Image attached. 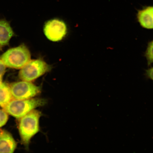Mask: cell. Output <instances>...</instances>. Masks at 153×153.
Listing matches in <instances>:
<instances>
[{
    "mask_svg": "<svg viewBox=\"0 0 153 153\" xmlns=\"http://www.w3.org/2000/svg\"><path fill=\"white\" fill-rule=\"evenodd\" d=\"M41 112L33 110L20 118L19 131L21 140L27 148L30 140L39 131V120Z\"/></svg>",
    "mask_w": 153,
    "mask_h": 153,
    "instance_id": "obj_1",
    "label": "cell"
},
{
    "mask_svg": "<svg viewBox=\"0 0 153 153\" xmlns=\"http://www.w3.org/2000/svg\"><path fill=\"white\" fill-rule=\"evenodd\" d=\"M47 100L41 98L11 100L4 108L7 113L17 119H20L34 109L44 106Z\"/></svg>",
    "mask_w": 153,
    "mask_h": 153,
    "instance_id": "obj_2",
    "label": "cell"
},
{
    "mask_svg": "<svg viewBox=\"0 0 153 153\" xmlns=\"http://www.w3.org/2000/svg\"><path fill=\"white\" fill-rule=\"evenodd\" d=\"M31 55L29 50L24 44L7 50L0 58L9 68H22L30 60Z\"/></svg>",
    "mask_w": 153,
    "mask_h": 153,
    "instance_id": "obj_3",
    "label": "cell"
},
{
    "mask_svg": "<svg viewBox=\"0 0 153 153\" xmlns=\"http://www.w3.org/2000/svg\"><path fill=\"white\" fill-rule=\"evenodd\" d=\"M20 70L19 78L22 81L31 82L51 71V66L41 59L30 60Z\"/></svg>",
    "mask_w": 153,
    "mask_h": 153,
    "instance_id": "obj_4",
    "label": "cell"
},
{
    "mask_svg": "<svg viewBox=\"0 0 153 153\" xmlns=\"http://www.w3.org/2000/svg\"><path fill=\"white\" fill-rule=\"evenodd\" d=\"M11 95L15 99H30L39 95L41 88L30 82L22 81L13 83L10 87Z\"/></svg>",
    "mask_w": 153,
    "mask_h": 153,
    "instance_id": "obj_5",
    "label": "cell"
},
{
    "mask_svg": "<svg viewBox=\"0 0 153 153\" xmlns=\"http://www.w3.org/2000/svg\"><path fill=\"white\" fill-rule=\"evenodd\" d=\"M44 32L48 39L53 42H58L66 35L67 27L63 21L53 19L48 21L45 24Z\"/></svg>",
    "mask_w": 153,
    "mask_h": 153,
    "instance_id": "obj_6",
    "label": "cell"
},
{
    "mask_svg": "<svg viewBox=\"0 0 153 153\" xmlns=\"http://www.w3.org/2000/svg\"><path fill=\"white\" fill-rule=\"evenodd\" d=\"M17 143L9 132L2 130L0 131V153L14 152Z\"/></svg>",
    "mask_w": 153,
    "mask_h": 153,
    "instance_id": "obj_7",
    "label": "cell"
},
{
    "mask_svg": "<svg viewBox=\"0 0 153 153\" xmlns=\"http://www.w3.org/2000/svg\"><path fill=\"white\" fill-rule=\"evenodd\" d=\"M137 19L143 28L153 29V6L145 7L139 10Z\"/></svg>",
    "mask_w": 153,
    "mask_h": 153,
    "instance_id": "obj_8",
    "label": "cell"
},
{
    "mask_svg": "<svg viewBox=\"0 0 153 153\" xmlns=\"http://www.w3.org/2000/svg\"><path fill=\"white\" fill-rule=\"evenodd\" d=\"M14 33L10 25L7 21L0 19V50L8 45Z\"/></svg>",
    "mask_w": 153,
    "mask_h": 153,
    "instance_id": "obj_9",
    "label": "cell"
},
{
    "mask_svg": "<svg viewBox=\"0 0 153 153\" xmlns=\"http://www.w3.org/2000/svg\"><path fill=\"white\" fill-rule=\"evenodd\" d=\"M12 97L9 86L5 83L0 84V106L4 108L11 100Z\"/></svg>",
    "mask_w": 153,
    "mask_h": 153,
    "instance_id": "obj_10",
    "label": "cell"
},
{
    "mask_svg": "<svg viewBox=\"0 0 153 153\" xmlns=\"http://www.w3.org/2000/svg\"><path fill=\"white\" fill-rule=\"evenodd\" d=\"M149 66L153 63V40L148 43V47L145 53Z\"/></svg>",
    "mask_w": 153,
    "mask_h": 153,
    "instance_id": "obj_11",
    "label": "cell"
},
{
    "mask_svg": "<svg viewBox=\"0 0 153 153\" xmlns=\"http://www.w3.org/2000/svg\"><path fill=\"white\" fill-rule=\"evenodd\" d=\"M8 120V116L5 111L0 109V128L7 123Z\"/></svg>",
    "mask_w": 153,
    "mask_h": 153,
    "instance_id": "obj_12",
    "label": "cell"
},
{
    "mask_svg": "<svg viewBox=\"0 0 153 153\" xmlns=\"http://www.w3.org/2000/svg\"><path fill=\"white\" fill-rule=\"evenodd\" d=\"M6 66L0 59V77H2L5 72Z\"/></svg>",
    "mask_w": 153,
    "mask_h": 153,
    "instance_id": "obj_13",
    "label": "cell"
},
{
    "mask_svg": "<svg viewBox=\"0 0 153 153\" xmlns=\"http://www.w3.org/2000/svg\"><path fill=\"white\" fill-rule=\"evenodd\" d=\"M146 76L149 79L153 81V67L149 68L146 71Z\"/></svg>",
    "mask_w": 153,
    "mask_h": 153,
    "instance_id": "obj_14",
    "label": "cell"
},
{
    "mask_svg": "<svg viewBox=\"0 0 153 153\" xmlns=\"http://www.w3.org/2000/svg\"><path fill=\"white\" fill-rule=\"evenodd\" d=\"M2 83V78L1 77H0V84Z\"/></svg>",
    "mask_w": 153,
    "mask_h": 153,
    "instance_id": "obj_15",
    "label": "cell"
}]
</instances>
